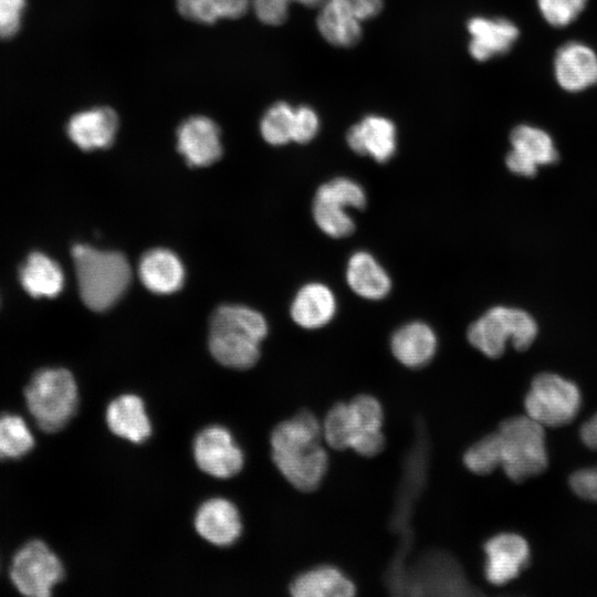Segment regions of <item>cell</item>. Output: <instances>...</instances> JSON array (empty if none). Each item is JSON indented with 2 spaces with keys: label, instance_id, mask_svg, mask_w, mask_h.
Instances as JSON below:
<instances>
[{
  "label": "cell",
  "instance_id": "1",
  "mask_svg": "<svg viewBox=\"0 0 597 597\" xmlns=\"http://www.w3.org/2000/svg\"><path fill=\"white\" fill-rule=\"evenodd\" d=\"M322 438V422L310 410L298 411L271 432L273 463L298 491H315L326 475L329 459Z\"/></svg>",
  "mask_w": 597,
  "mask_h": 597
},
{
  "label": "cell",
  "instance_id": "2",
  "mask_svg": "<svg viewBox=\"0 0 597 597\" xmlns=\"http://www.w3.org/2000/svg\"><path fill=\"white\" fill-rule=\"evenodd\" d=\"M266 334L268 324L261 313L242 305H222L210 320L209 349L221 365L248 369L259 360Z\"/></svg>",
  "mask_w": 597,
  "mask_h": 597
},
{
  "label": "cell",
  "instance_id": "3",
  "mask_svg": "<svg viewBox=\"0 0 597 597\" xmlns=\"http://www.w3.org/2000/svg\"><path fill=\"white\" fill-rule=\"evenodd\" d=\"M72 256L84 304L96 312L112 307L132 280L127 259L119 252L100 251L85 244H75Z\"/></svg>",
  "mask_w": 597,
  "mask_h": 597
},
{
  "label": "cell",
  "instance_id": "4",
  "mask_svg": "<svg viewBox=\"0 0 597 597\" xmlns=\"http://www.w3.org/2000/svg\"><path fill=\"white\" fill-rule=\"evenodd\" d=\"M29 412L45 432L63 429L74 417L78 390L74 376L62 367L38 370L24 389Z\"/></svg>",
  "mask_w": 597,
  "mask_h": 597
},
{
  "label": "cell",
  "instance_id": "5",
  "mask_svg": "<svg viewBox=\"0 0 597 597\" xmlns=\"http://www.w3.org/2000/svg\"><path fill=\"white\" fill-rule=\"evenodd\" d=\"M501 468L514 482L541 474L547 467L545 428L527 415L503 420L496 430Z\"/></svg>",
  "mask_w": 597,
  "mask_h": 597
},
{
  "label": "cell",
  "instance_id": "6",
  "mask_svg": "<svg viewBox=\"0 0 597 597\" xmlns=\"http://www.w3.org/2000/svg\"><path fill=\"white\" fill-rule=\"evenodd\" d=\"M537 335L535 320L525 311L494 306L468 328L469 343L490 358L500 357L510 339L517 350L527 349Z\"/></svg>",
  "mask_w": 597,
  "mask_h": 597
},
{
  "label": "cell",
  "instance_id": "7",
  "mask_svg": "<svg viewBox=\"0 0 597 597\" xmlns=\"http://www.w3.org/2000/svg\"><path fill=\"white\" fill-rule=\"evenodd\" d=\"M580 391L563 377L542 373L536 375L524 400L526 415L546 427L570 423L580 408Z\"/></svg>",
  "mask_w": 597,
  "mask_h": 597
},
{
  "label": "cell",
  "instance_id": "8",
  "mask_svg": "<svg viewBox=\"0 0 597 597\" xmlns=\"http://www.w3.org/2000/svg\"><path fill=\"white\" fill-rule=\"evenodd\" d=\"M366 201L365 190L358 182L337 177L317 189L313 201V217L325 234L332 238L348 237L355 230V222L346 209H363Z\"/></svg>",
  "mask_w": 597,
  "mask_h": 597
},
{
  "label": "cell",
  "instance_id": "9",
  "mask_svg": "<svg viewBox=\"0 0 597 597\" xmlns=\"http://www.w3.org/2000/svg\"><path fill=\"white\" fill-rule=\"evenodd\" d=\"M10 579L14 587L29 597H48L64 577L57 555L42 541L25 543L13 556Z\"/></svg>",
  "mask_w": 597,
  "mask_h": 597
},
{
  "label": "cell",
  "instance_id": "10",
  "mask_svg": "<svg viewBox=\"0 0 597 597\" xmlns=\"http://www.w3.org/2000/svg\"><path fill=\"white\" fill-rule=\"evenodd\" d=\"M193 459L205 473L229 479L238 474L244 463V455L231 432L219 425L202 429L192 444Z\"/></svg>",
  "mask_w": 597,
  "mask_h": 597
},
{
  "label": "cell",
  "instance_id": "11",
  "mask_svg": "<svg viewBox=\"0 0 597 597\" xmlns=\"http://www.w3.org/2000/svg\"><path fill=\"white\" fill-rule=\"evenodd\" d=\"M512 149L505 158L506 167L516 175L534 177L538 166L555 164L558 151L551 135L528 124L515 126L510 134Z\"/></svg>",
  "mask_w": 597,
  "mask_h": 597
},
{
  "label": "cell",
  "instance_id": "12",
  "mask_svg": "<svg viewBox=\"0 0 597 597\" xmlns=\"http://www.w3.org/2000/svg\"><path fill=\"white\" fill-rule=\"evenodd\" d=\"M483 549L485 578L496 586L516 578L530 559L527 542L514 533H500L492 536L485 542Z\"/></svg>",
  "mask_w": 597,
  "mask_h": 597
},
{
  "label": "cell",
  "instance_id": "13",
  "mask_svg": "<svg viewBox=\"0 0 597 597\" xmlns=\"http://www.w3.org/2000/svg\"><path fill=\"white\" fill-rule=\"evenodd\" d=\"M554 76L566 92H583L597 84V53L586 43L569 41L554 56Z\"/></svg>",
  "mask_w": 597,
  "mask_h": 597
},
{
  "label": "cell",
  "instance_id": "14",
  "mask_svg": "<svg viewBox=\"0 0 597 597\" xmlns=\"http://www.w3.org/2000/svg\"><path fill=\"white\" fill-rule=\"evenodd\" d=\"M177 148L190 166H209L222 155L220 129L209 117L191 116L178 127Z\"/></svg>",
  "mask_w": 597,
  "mask_h": 597
},
{
  "label": "cell",
  "instance_id": "15",
  "mask_svg": "<svg viewBox=\"0 0 597 597\" xmlns=\"http://www.w3.org/2000/svg\"><path fill=\"white\" fill-rule=\"evenodd\" d=\"M118 129V116L107 106L73 114L66 124L69 138L80 149L90 151L109 147Z\"/></svg>",
  "mask_w": 597,
  "mask_h": 597
},
{
  "label": "cell",
  "instance_id": "16",
  "mask_svg": "<svg viewBox=\"0 0 597 597\" xmlns=\"http://www.w3.org/2000/svg\"><path fill=\"white\" fill-rule=\"evenodd\" d=\"M197 533L216 546H229L241 535L242 522L237 506L223 498L205 501L193 519Z\"/></svg>",
  "mask_w": 597,
  "mask_h": 597
},
{
  "label": "cell",
  "instance_id": "17",
  "mask_svg": "<svg viewBox=\"0 0 597 597\" xmlns=\"http://www.w3.org/2000/svg\"><path fill=\"white\" fill-rule=\"evenodd\" d=\"M471 56L484 62L507 53L517 41V25L505 18L474 17L468 22Z\"/></svg>",
  "mask_w": 597,
  "mask_h": 597
},
{
  "label": "cell",
  "instance_id": "18",
  "mask_svg": "<svg viewBox=\"0 0 597 597\" xmlns=\"http://www.w3.org/2000/svg\"><path fill=\"white\" fill-rule=\"evenodd\" d=\"M347 144L358 155H368L378 163L388 161L396 151V127L385 117L368 115L352 126Z\"/></svg>",
  "mask_w": 597,
  "mask_h": 597
},
{
  "label": "cell",
  "instance_id": "19",
  "mask_svg": "<svg viewBox=\"0 0 597 597\" xmlns=\"http://www.w3.org/2000/svg\"><path fill=\"white\" fill-rule=\"evenodd\" d=\"M108 429L117 437L142 443L151 434V423L143 399L124 394L113 399L105 412Z\"/></svg>",
  "mask_w": 597,
  "mask_h": 597
},
{
  "label": "cell",
  "instance_id": "20",
  "mask_svg": "<svg viewBox=\"0 0 597 597\" xmlns=\"http://www.w3.org/2000/svg\"><path fill=\"white\" fill-rule=\"evenodd\" d=\"M438 338L423 322H411L399 327L391 336L390 349L395 358L408 368H421L434 357Z\"/></svg>",
  "mask_w": 597,
  "mask_h": 597
},
{
  "label": "cell",
  "instance_id": "21",
  "mask_svg": "<svg viewBox=\"0 0 597 597\" xmlns=\"http://www.w3.org/2000/svg\"><path fill=\"white\" fill-rule=\"evenodd\" d=\"M294 597H350L354 582L334 565H318L298 574L290 584Z\"/></svg>",
  "mask_w": 597,
  "mask_h": 597
},
{
  "label": "cell",
  "instance_id": "22",
  "mask_svg": "<svg viewBox=\"0 0 597 597\" xmlns=\"http://www.w3.org/2000/svg\"><path fill=\"white\" fill-rule=\"evenodd\" d=\"M138 274L144 286L153 293L170 294L182 286L185 269L174 252L154 249L140 259Z\"/></svg>",
  "mask_w": 597,
  "mask_h": 597
},
{
  "label": "cell",
  "instance_id": "23",
  "mask_svg": "<svg viewBox=\"0 0 597 597\" xmlns=\"http://www.w3.org/2000/svg\"><path fill=\"white\" fill-rule=\"evenodd\" d=\"M336 312V300L329 287L322 283H308L296 293L291 316L301 327L315 329L329 323Z\"/></svg>",
  "mask_w": 597,
  "mask_h": 597
},
{
  "label": "cell",
  "instance_id": "24",
  "mask_svg": "<svg viewBox=\"0 0 597 597\" xmlns=\"http://www.w3.org/2000/svg\"><path fill=\"white\" fill-rule=\"evenodd\" d=\"M19 281L32 297H55L64 287V274L56 261L40 251L29 253L19 269Z\"/></svg>",
  "mask_w": 597,
  "mask_h": 597
},
{
  "label": "cell",
  "instance_id": "25",
  "mask_svg": "<svg viewBox=\"0 0 597 597\" xmlns=\"http://www.w3.org/2000/svg\"><path fill=\"white\" fill-rule=\"evenodd\" d=\"M346 281L358 296L373 301L386 297L391 289L386 270L365 251H357L349 258Z\"/></svg>",
  "mask_w": 597,
  "mask_h": 597
},
{
  "label": "cell",
  "instance_id": "26",
  "mask_svg": "<svg viewBox=\"0 0 597 597\" xmlns=\"http://www.w3.org/2000/svg\"><path fill=\"white\" fill-rule=\"evenodd\" d=\"M346 7L336 0L321 3L317 15V29L322 36L333 45L349 48L362 36V25Z\"/></svg>",
  "mask_w": 597,
  "mask_h": 597
},
{
  "label": "cell",
  "instance_id": "27",
  "mask_svg": "<svg viewBox=\"0 0 597 597\" xmlns=\"http://www.w3.org/2000/svg\"><path fill=\"white\" fill-rule=\"evenodd\" d=\"M34 447V437L24 419L14 413L0 415V460H15Z\"/></svg>",
  "mask_w": 597,
  "mask_h": 597
},
{
  "label": "cell",
  "instance_id": "28",
  "mask_svg": "<svg viewBox=\"0 0 597 597\" xmlns=\"http://www.w3.org/2000/svg\"><path fill=\"white\" fill-rule=\"evenodd\" d=\"M322 436L327 446L334 450L349 449L354 425L348 402H336L329 408L322 422Z\"/></svg>",
  "mask_w": 597,
  "mask_h": 597
},
{
  "label": "cell",
  "instance_id": "29",
  "mask_svg": "<svg viewBox=\"0 0 597 597\" xmlns=\"http://www.w3.org/2000/svg\"><path fill=\"white\" fill-rule=\"evenodd\" d=\"M294 113L295 108L285 102L273 104L261 119L260 132L263 139L274 146L292 142Z\"/></svg>",
  "mask_w": 597,
  "mask_h": 597
},
{
  "label": "cell",
  "instance_id": "30",
  "mask_svg": "<svg viewBox=\"0 0 597 597\" xmlns=\"http://www.w3.org/2000/svg\"><path fill=\"white\" fill-rule=\"evenodd\" d=\"M583 443L597 451V413L580 428ZM572 490L582 499L597 502V467L575 471L569 478Z\"/></svg>",
  "mask_w": 597,
  "mask_h": 597
},
{
  "label": "cell",
  "instance_id": "31",
  "mask_svg": "<svg viewBox=\"0 0 597 597\" xmlns=\"http://www.w3.org/2000/svg\"><path fill=\"white\" fill-rule=\"evenodd\" d=\"M463 463L472 473L484 475L501 465L500 442L496 431L470 446L463 454Z\"/></svg>",
  "mask_w": 597,
  "mask_h": 597
},
{
  "label": "cell",
  "instance_id": "32",
  "mask_svg": "<svg viewBox=\"0 0 597 597\" xmlns=\"http://www.w3.org/2000/svg\"><path fill=\"white\" fill-rule=\"evenodd\" d=\"M348 407L354 425L353 439L359 433L383 431L384 408L376 397L369 394L357 395L348 402Z\"/></svg>",
  "mask_w": 597,
  "mask_h": 597
},
{
  "label": "cell",
  "instance_id": "33",
  "mask_svg": "<svg viewBox=\"0 0 597 597\" xmlns=\"http://www.w3.org/2000/svg\"><path fill=\"white\" fill-rule=\"evenodd\" d=\"M543 19L555 28L573 23L585 10L588 0H536Z\"/></svg>",
  "mask_w": 597,
  "mask_h": 597
},
{
  "label": "cell",
  "instance_id": "34",
  "mask_svg": "<svg viewBox=\"0 0 597 597\" xmlns=\"http://www.w3.org/2000/svg\"><path fill=\"white\" fill-rule=\"evenodd\" d=\"M28 0H0V40L17 36L22 30Z\"/></svg>",
  "mask_w": 597,
  "mask_h": 597
},
{
  "label": "cell",
  "instance_id": "35",
  "mask_svg": "<svg viewBox=\"0 0 597 597\" xmlns=\"http://www.w3.org/2000/svg\"><path fill=\"white\" fill-rule=\"evenodd\" d=\"M294 1L307 7L323 2V0H251V3L255 14L263 23L279 25L286 20L289 7Z\"/></svg>",
  "mask_w": 597,
  "mask_h": 597
},
{
  "label": "cell",
  "instance_id": "36",
  "mask_svg": "<svg viewBox=\"0 0 597 597\" xmlns=\"http://www.w3.org/2000/svg\"><path fill=\"white\" fill-rule=\"evenodd\" d=\"M318 129V116L313 108L305 105L295 108L292 142L306 144L316 136Z\"/></svg>",
  "mask_w": 597,
  "mask_h": 597
},
{
  "label": "cell",
  "instance_id": "37",
  "mask_svg": "<svg viewBox=\"0 0 597 597\" xmlns=\"http://www.w3.org/2000/svg\"><path fill=\"white\" fill-rule=\"evenodd\" d=\"M179 13L188 20L212 24L218 19L209 0H176Z\"/></svg>",
  "mask_w": 597,
  "mask_h": 597
},
{
  "label": "cell",
  "instance_id": "38",
  "mask_svg": "<svg viewBox=\"0 0 597 597\" xmlns=\"http://www.w3.org/2000/svg\"><path fill=\"white\" fill-rule=\"evenodd\" d=\"M346 7L358 20L376 17L384 7L383 0H336Z\"/></svg>",
  "mask_w": 597,
  "mask_h": 597
},
{
  "label": "cell",
  "instance_id": "39",
  "mask_svg": "<svg viewBox=\"0 0 597 597\" xmlns=\"http://www.w3.org/2000/svg\"><path fill=\"white\" fill-rule=\"evenodd\" d=\"M218 19H237L242 17L251 0H209Z\"/></svg>",
  "mask_w": 597,
  "mask_h": 597
}]
</instances>
